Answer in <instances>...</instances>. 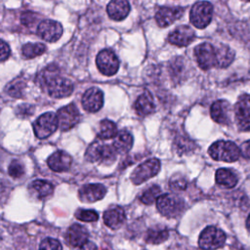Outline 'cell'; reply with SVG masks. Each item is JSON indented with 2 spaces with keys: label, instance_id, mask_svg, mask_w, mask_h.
Returning <instances> with one entry per match:
<instances>
[{
  "label": "cell",
  "instance_id": "cell-33",
  "mask_svg": "<svg viewBox=\"0 0 250 250\" xmlns=\"http://www.w3.org/2000/svg\"><path fill=\"white\" fill-rule=\"evenodd\" d=\"M75 217L83 222H95L99 219V214L95 210L82 209L75 213Z\"/></svg>",
  "mask_w": 250,
  "mask_h": 250
},
{
  "label": "cell",
  "instance_id": "cell-4",
  "mask_svg": "<svg viewBox=\"0 0 250 250\" xmlns=\"http://www.w3.org/2000/svg\"><path fill=\"white\" fill-rule=\"evenodd\" d=\"M226 238V233L221 229L209 226L201 231L198 244L203 250H216L225 244Z\"/></svg>",
  "mask_w": 250,
  "mask_h": 250
},
{
  "label": "cell",
  "instance_id": "cell-29",
  "mask_svg": "<svg viewBox=\"0 0 250 250\" xmlns=\"http://www.w3.org/2000/svg\"><path fill=\"white\" fill-rule=\"evenodd\" d=\"M46 46L43 43H26L22 46L21 52L24 58L33 59L45 53Z\"/></svg>",
  "mask_w": 250,
  "mask_h": 250
},
{
  "label": "cell",
  "instance_id": "cell-22",
  "mask_svg": "<svg viewBox=\"0 0 250 250\" xmlns=\"http://www.w3.org/2000/svg\"><path fill=\"white\" fill-rule=\"evenodd\" d=\"M134 109L140 116H146L152 113L155 109V106L151 94L146 91L140 95L134 104Z\"/></svg>",
  "mask_w": 250,
  "mask_h": 250
},
{
  "label": "cell",
  "instance_id": "cell-41",
  "mask_svg": "<svg viewBox=\"0 0 250 250\" xmlns=\"http://www.w3.org/2000/svg\"><path fill=\"white\" fill-rule=\"evenodd\" d=\"M246 227H247V229L250 231V214L246 220Z\"/></svg>",
  "mask_w": 250,
  "mask_h": 250
},
{
  "label": "cell",
  "instance_id": "cell-37",
  "mask_svg": "<svg viewBox=\"0 0 250 250\" xmlns=\"http://www.w3.org/2000/svg\"><path fill=\"white\" fill-rule=\"evenodd\" d=\"M11 55V50L9 45L0 39V62L7 60Z\"/></svg>",
  "mask_w": 250,
  "mask_h": 250
},
{
  "label": "cell",
  "instance_id": "cell-15",
  "mask_svg": "<svg viewBox=\"0 0 250 250\" xmlns=\"http://www.w3.org/2000/svg\"><path fill=\"white\" fill-rule=\"evenodd\" d=\"M183 14L182 7H161L155 14V20L160 27H166L180 19Z\"/></svg>",
  "mask_w": 250,
  "mask_h": 250
},
{
  "label": "cell",
  "instance_id": "cell-13",
  "mask_svg": "<svg viewBox=\"0 0 250 250\" xmlns=\"http://www.w3.org/2000/svg\"><path fill=\"white\" fill-rule=\"evenodd\" d=\"M37 34L45 41L56 42L62 34V26L59 21L44 20L37 26Z\"/></svg>",
  "mask_w": 250,
  "mask_h": 250
},
{
  "label": "cell",
  "instance_id": "cell-31",
  "mask_svg": "<svg viewBox=\"0 0 250 250\" xmlns=\"http://www.w3.org/2000/svg\"><path fill=\"white\" fill-rule=\"evenodd\" d=\"M25 81L21 78H17L11 81L6 87V92L14 98H20L22 96L23 89L25 88Z\"/></svg>",
  "mask_w": 250,
  "mask_h": 250
},
{
  "label": "cell",
  "instance_id": "cell-18",
  "mask_svg": "<svg viewBox=\"0 0 250 250\" xmlns=\"http://www.w3.org/2000/svg\"><path fill=\"white\" fill-rule=\"evenodd\" d=\"M230 104L226 100H218L214 102L210 108L211 118L220 124H228L230 121Z\"/></svg>",
  "mask_w": 250,
  "mask_h": 250
},
{
  "label": "cell",
  "instance_id": "cell-30",
  "mask_svg": "<svg viewBox=\"0 0 250 250\" xmlns=\"http://www.w3.org/2000/svg\"><path fill=\"white\" fill-rule=\"evenodd\" d=\"M168 230L165 228H153L146 233V241L149 243H160L168 238Z\"/></svg>",
  "mask_w": 250,
  "mask_h": 250
},
{
  "label": "cell",
  "instance_id": "cell-25",
  "mask_svg": "<svg viewBox=\"0 0 250 250\" xmlns=\"http://www.w3.org/2000/svg\"><path fill=\"white\" fill-rule=\"evenodd\" d=\"M216 183L219 186L231 188H234L238 182V177L231 169L229 168H221L217 170L215 175Z\"/></svg>",
  "mask_w": 250,
  "mask_h": 250
},
{
  "label": "cell",
  "instance_id": "cell-34",
  "mask_svg": "<svg viewBox=\"0 0 250 250\" xmlns=\"http://www.w3.org/2000/svg\"><path fill=\"white\" fill-rule=\"evenodd\" d=\"M9 175L15 179L21 178L24 174V166L19 160H13L8 168Z\"/></svg>",
  "mask_w": 250,
  "mask_h": 250
},
{
  "label": "cell",
  "instance_id": "cell-12",
  "mask_svg": "<svg viewBox=\"0 0 250 250\" xmlns=\"http://www.w3.org/2000/svg\"><path fill=\"white\" fill-rule=\"evenodd\" d=\"M79 110L74 104H69L57 112V118L59 122V127L62 131H68L74 127L79 121Z\"/></svg>",
  "mask_w": 250,
  "mask_h": 250
},
{
  "label": "cell",
  "instance_id": "cell-32",
  "mask_svg": "<svg viewBox=\"0 0 250 250\" xmlns=\"http://www.w3.org/2000/svg\"><path fill=\"white\" fill-rule=\"evenodd\" d=\"M160 193H161V189H160L159 186L153 185V186L149 187L148 188H146L141 194L140 199L145 204H151L157 200V198L160 196Z\"/></svg>",
  "mask_w": 250,
  "mask_h": 250
},
{
  "label": "cell",
  "instance_id": "cell-7",
  "mask_svg": "<svg viewBox=\"0 0 250 250\" xmlns=\"http://www.w3.org/2000/svg\"><path fill=\"white\" fill-rule=\"evenodd\" d=\"M234 118L240 131H250V95H241L234 105Z\"/></svg>",
  "mask_w": 250,
  "mask_h": 250
},
{
  "label": "cell",
  "instance_id": "cell-36",
  "mask_svg": "<svg viewBox=\"0 0 250 250\" xmlns=\"http://www.w3.org/2000/svg\"><path fill=\"white\" fill-rule=\"evenodd\" d=\"M39 250H62V248L60 241L52 237H47L40 243Z\"/></svg>",
  "mask_w": 250,
  "mask_h": 250
},
{
  "label": "cell",
  "instance_id": "cell-10",
  "mask_svg": "<svg viewBox=\"0 0 250 250\" xmlns=\"http://www.w3.org/2000/svg\"><path fill=\"white\" fill-rule=\"evenodd\" d=\"M160 170V161L156 158L148 159L133 171L131 175V180L135 185H140L148 179L154 177Z\"/></svg>",
  "mask_w": 250,
  "mask_h": 250
},
{
  "label": "cell",
  "instance_id": "cell-21",
  "mask_svg": "<svg viewBox=\"0 0 250 250\" xmlns=\"http://www.w3.org/2000/svg\"><path fill=\"white\" fill-rule=\"evenodd\" d=\"M106 11L111 20L122 21L129 15L130 4L128 0H110Z\"/></svg>",
  "mask_w": 250,
  "mask_h": 250
},
{
  "label": "cell",
  "instance_id": "cell-42",
  "mask_svg": "<svg viewBox=\"0 0 250 250\" xmlns=\"http://www.w3.org/2000/svg\"><path fill=\"white\" fill-rule=\"evenodd\" d=\"M246 1H250V0H246Z\"/></svg>",
  "mask_w": 250,
  "mask_h": 250
},
{
  "label": "cell",
  "instance_id": "cell-14",
  "mask_svg": "<svg viewBox=\"0 0 250 250\" xmlns=\"http://www.w3.org/2000/svg\"><path fill=\"white\" fill-rule=\"evenodd\" d=\"M81 104L86 111L96 112L100 110L104 104V93L99 88L92 87L83 94Z\"/></svg>",
  "mask_w": 250,
  "mask_h": 250
},
{
  "label": "cell",
  "instance_id": "cell-2",
  "mask_svg": "<svg viewBox=\"0 0 250 250\" xmlns=\"http://www.w3.org/2000/svg\"><path fill=\"white\" fill-rule=\"evenodd\" d=\"M208 153L214 160L233 162L239 158L240 149L233 142L218 141L211 145Z\"/></svg>",
  "mask_w": 250,
  "mask_h": 250
},
{
  "label": "cell",
  "instance_id": "cell-16",
  "mask_svg": "<svg viewBox=\"0 0 250 250\" xmlns=\"http://www.w3.org/2000/svg\"><path fill=\"white\" fill-rule=\"evenodd\" d=\"M106 188L102 184H87L84 185L78 191L79 198L83 202H95L104 197Z\"/></svg>",
  "mask_w": 250,
  "mask_h": 250
},
{
  "label": "cell",
  "instance_id": "cell-19",
  "mask_svg": "<svg viewBox=\"0 0 250 250\" xmlns=\"http://www.w3.org/2000/svg\"><path fill=\"white\" fill-rule=\"evenodd\" d=\"M89 238V232L86 228L79 224L71 225L65 234V240L67 243L73 247L81 246L82 244L86 243Z\"/></svg>",
  "mask_w": 250,
  "mask_h": 250
},
{
  "label": "cell",
  "instance_id": "cell-20",
  "mask_svg": "<svg viewBox=\"0 0 250 250\" xmlns=\"http://www.w3.org/2000/svg\"><path fill=\"white\" fill-rule=\"evenodd\" d=\"M47 163L50 169L55 172H65L70 168L72 158L65 151L58 150L48 158Z\"/></svg>",
  "mask_w": 250,
  "mask_h": 250
},
{
  "label": "cell",
  "instance_id": "cell-9",
  "mask_svg": "<svg viewBox=\"0 0 250 250\" xmlns=\"http://www.w3.org/2000/svg\"><path fill=\"white\" fill-rule=\"evenodd\" d=\"M96 63L100 72L106 76L115 74L119 68V60L109 49H104L97 55Z\"/></svg>",
  "mask_w": 250,
  "mask_h": 250
},
{
  "label": "cell",
  "instance_id": "cell-6",
  "mask_svg": "<svg viewBox=\"0 0 250 250\" xmlns=\"http://www.w3.org/2000/svg\"><path fill=\"white\" fill-rule=\"evenodd\" d=\"M213 6L208 1H201L194 4L189 13L191 23L197 28L206 27L212 20Z\"/></svg>",
  "mask_w": 250,
  "mask_h": 250
},
{
  "label": "cell",
  "instance_id": "cell-35",
  "mask_svg": "<svg viewBox=\"0 0 250 250\" xmlns=\"http://www.w3.org/2000/svg\"><path fill=\"white\" fill-rule=\"evenodd\" d=\"M169 186L172 189L180 191V190H185L188 186V182L185 177L181 175H175L170 179Z\"/></svg>",
  "mask_w": 250,
  "mask_h": 250
},
{
  "label": "cell",
  "instance_id": "cell-40",
  "mask_svg": "<svg viewBox=\"0 0 250 250\" xmlns=\"http://www.w3.org/2000/svg\"><path fill=\"white\" fill-rule=\"evenodd\" d=\"M75 250H98V248L94 242H91L88 240L86 243L82 244L81 246L75 247Z\"/></svg>",
  "mask_w": 250,
  "mask_h": 250
},
{
  "label": "cell",
  "instance_id": "cell-23",
  "mask_svg": "<svg viewBox=\"0 0 250 250\" xmlns=\"http://www.w3.org/2000/svg\"><path fill=\"white\" fill-rule=\"evenodd\" d=\"M125 221V213L119 206L108 208L104 214V222L110 229H118Z\"/></svg>",
  "mask_w": 250,
  "mask_h": 250
},
{
  "label": "cell",
  "instance_id": "cell-5",
  "mask_svg": "<svg viewBox=\"0 0 250 250\" xmlns=\"http://www.w3.org/2000/svg\"><path fill=\"white\" fill-rule=\"evenodd\" d=\"M156 207L158 211L167 218H174L178 216L185 207V201L180 196L175 194H161L156 200Z\"/></svg>",
  "mask_w": 250,
  "mask_h": 250
},
{
  "label": "cell",
  "instance_id": "cell-1",
  "mask_svg": "<svg viewBox=\"0 0 250 250\" xmlns=\"http://www.w3.org/2000/svg\"><path fill=\"white\" fill-rule=\"evenodd\" d=\"M37 84L53 98H64L73 92L72 82L59 75L58 66L52 64L41 70L36 77Z\"/></svg>",
  "mask_w": 250,
  "mask_h": 250
},
{
  "label": "cell",
  "instance_id": "cell-39",
  "mask_svg": "<svg viewBox=\"0 0 250 250\" xmlns=\"http://www.w3.org/2000/svg\"><path fill=\"white\" fill-rule=\"evenodd\" d=\"M240 154L244 157L249 159L250 158V140L244 142L240 146Z\"/></svg>",
  "mask_w": 250,
  "mask_h": 250
},
{
  "label": "cell",
  "instance_id": "cell-38",
  "mask_svg": "<svg viewBox=\"0 0 250 250\" xmlns=\"http://www.w3.org/2000/svg\"><path fill=\"white\" fill-rule=\"evenodd\" d=\"M36 21V16L32 12H25L21 15V22L25 25H30Z\"/></svg>",
  "mask_w": 250,
  "mask_h": 250
},
{
  "label": "cell",
  "instance_id": "cell-11",
  "mask_svg": "<svg viewBox=\"0 0 250 250\" xmlns=\"http://www.w3.org/2000/svg\"><path fill=\"white\" fill-rule=\"evenodd\" d=\"M194 56L197 64L201 69L207 70L213 66H217V57L215 46L210 43H202L195 47Z\"/></svg>",
  "mask_w": 250,
  "mask_h": 250
},
{
  "label": "cell",
  "instance_id": "cell-3",
  "mask_svg": "<svg viewBox=\"0 0 250 250\" xmlns=\"http://www.w3.org/2000/svg\"><path fill=\"white\" fill-rule=\"evenodd\" d=\"M117 151L113 146L103 144L101 141L92 143L86 150L85 157L91 162H101L104 164H110L116 159Z\"/></svg>",
  "mask_w": 250,
  "mask_h": 250
},
{
  "label": "cell",
  "instance_id": "cell-24",
  "mask_svg": "<svg viewBox=\"0 0 250 250\" xmlns=\"http://www.w3.org/2000/svg\"><path fill=\"white\" fill-rule=\"evenodd\" d=\"M28 188L29 192L38 199L51 195L54 190L53 185L46 180H35L29 185Z\"/></svg>",
  "mask_w": 250,
  "mask_h": 250
},
{
  "label": "cell",
  "instance_id": "cell-27",
  "mask_svg": "<svg viewBox=\"0 0 250 250\" xmlns=\"http://www.w3.org/2000/svg\"><path fill=\"white\" fill-rule=\"evenodd\" d=\"M216 57H217V66L227 67L229 66L234 59V52L228 46L224 44H219L215 46Z\"/></svg>",
  "mask_w": 250,
  "mask_h": 250
},
{
  "label": "cell",
  "instance_id": "cell-8",
  "mask_svg": "<svg viewBox=\"0 0 250 250\" xmlns=\"http://www.w3.org/2000/svg\"><path fill=\"white\" fill-rule=\"evenodd\" d=\"M59 127L57 114L46 112L40 115L33 123V131L38 139H46L51 136Z\"/></svg>",
  "mask_w": 250,
  "mask_h": 250
},
{
  "label": "cell",
  "instance_id": "cell-17",
  "mask_svg": "<svg viewBox=\"0 0 250 250\" xmlns=\"http://www.w3.org/2000/svg\"><path fill=\"white\" fill-rule=\"evenodd\" d=\"M195 33L188 25H181L175 28L168 36V41L176 46L183 47L193 41Z\"/></svg>",
  "mask_w": 250,
  "mask_h": 250
},
{
  "label": "cell",
  "instance_id": "cell-28",
  "mask_svg": "<svg viewBox=\"0 0 250 250\" xmlns=\"http://www.w3.org/2000/svg\"><path fill=\"white\" fill-rule=\"evenodd\" d=\"M117 135V127L114 122L108 119H104L100 123V131L98 137L100 139H111Z\"/></svg>",
  "mask_w": 250,
  "mask_h": 250
},
{
  "label": "cell",
  "instance_id": "cell-26",
  "mask_svg": "<svg viewBox=\"0 0 250 250\" xmlns=\"http://www.w3.org/2000/svg\"><path fill=\"white\" fill-rule=\"evenodd\" d=\"M112 146L117 152H120V153L128 152L133 146V136L131 135L130 132L126 130H122L118 132L117 135L114 137Z\"/></svg>",
  "mask_w": 250,
  "mask_h": 250
}]
</instances>
